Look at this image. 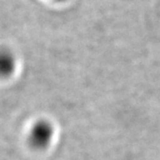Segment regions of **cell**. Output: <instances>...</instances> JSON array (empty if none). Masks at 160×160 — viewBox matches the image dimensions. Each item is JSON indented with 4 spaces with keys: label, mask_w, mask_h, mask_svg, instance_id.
<instances>
[{
    "label": "cell",
    "mask_w": 160,
    "mask_h": 160,
    "mask_svg": "<svg viewBox=\"0 0 160 160\" xmlns=\"http://www.w3.org/2000/svg\"><path fill=\"white\" fill-rule=\"evenodd\" d=\"M54 136V127L47 120H39L30 129L29 141L31 146L37 149L49 147Z\"/></svg>",
    "instance_id": "1"
},
{
    "label": "cell",
    "mask_w": 160,
    "mask_h": 160,
    "mask_svg": "<svg viewBox=\"0 0 160 160\" xmlns=\"http://www.w3.org/2000/svg\"><path fill=\"white\" fill-rule=\"evenodd\" d=\"M16 66V60L9 50H0V74H11Z\"/></svg>",
    "instance_id": "2"
}]
</instances>
